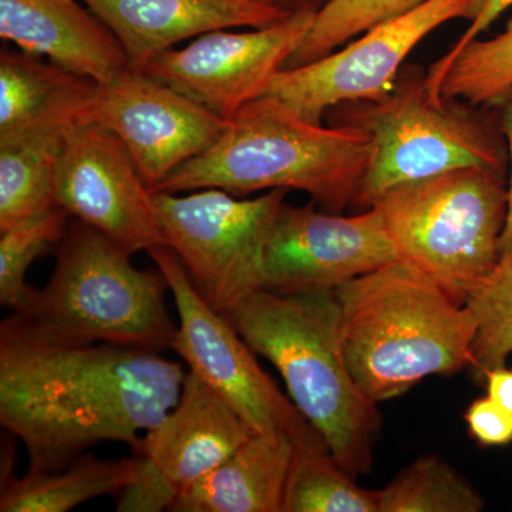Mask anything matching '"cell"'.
<instances>
[{
    "label": "cell",
    "instance_id": "6da1fadb",
    "mask_svg": "<svg viewBox=\"0 0 512 512\" xmlns=\"http://www.w3.org/2000/svg\"><path fill=\"white\" fill-rule=\"evenodd\" d=\"M187 373L153 350L60 345L13 318L0 325V423L18 437L28 471H57L103 441L136 453L178 402Z\"/></svg>",
    "mask_w": 512,
    "mask_h": 512
},
{
    "label": "cell",
    "instance_id": "7a4b0ae2",
    "mask_svg": "<svg viewBox=\"0 0 512 512\" xmlns=\"http://www.w3.org/2000/svg\"><path fill=\"white\" fill-rule=\"evenodd\" d=\"M335 295L346 363L373 402L473 365V313L410 262L357 276Z\"/></svg>",
    "mask_w": 512,
    "mask_h": 512
},
{
    "label": "cell",
    "instance_id": "3957f363",
    "mask_svg": "<svg viewBox=\"0 0 512 512\" xmlns=\"http://www.w3.org/2000/svg\"><path fill=\"white\" fill-rule=\"evenodd\" d=\"M372 154L369 134L301 119L274 96L245 104L220 140L178 167L153 192L220 188L232 195L262 190L306 192L323 211L356 205Z\"/></svg>",
    "mask_w": 512,
    "mask_h": 512
},
{
    "label": "cell",
    "instance_id": "277c9868",
    "mask_svg": "<svg viewBox=\"0 0 512 512\" xmlns=\"http://www.w3.org/2000/svg\"><path fill=\"white\" fill-rule=\"evenodd\" d=\"M284 377L293 404L353 478L369 474L382 417L346 363L335 291L278 295L259 289L225 313Z\"/></svg>",
    "mask_w": 512,
    "mask_h": 512
},
{
    "label": "cell",
    "instance_id": "5b68a950",
    "mask_svg": "<svg viewBox=\"0 0 512 512\" xmlns=\"http://www.w3.org/2000/svg\"><path fill=\"white\" fill-rule=\"evenodd\" d=\"M160 269L141 271L131 254L101 232L70 221L45 288L12 316L39 338L60 345L111 343L163 352L178 325L165 303Z\"/></svg>",
    "mask_w": 512,
    "mask_h": 512
},
{
    "label": "cell",
    "instance_id": "8992f818",
    "mask_svg": "<svg viewBox=\"0 0 512 512\" xmlns=\"http://www.w3.org/2000/svg\"><path fill=\"white\" fill-rule=\"evenodd\" d=\"M508 197L503 171L464 167L394 187L372 207L399 258L464 305L500 259Z\"/></svg>",
    "mask_w": 512,
    "mask_h": 512
},
{
    "label": "cell",
    "instance_id": "52a82bcc",
    "mask_svg": "<svg viewBox=\"0 0 512 512\" xmlns=\"http://www.w3.org/2000/svg\"><path fill=\"white\" fill-rule=\"evenodd\" d=\"M326 116L332 126L370 136L372 154L356 202L366 210L394 187L457 168L503 171V150L484 120L458 99L431 97L417 66H403L382 99L339 104Z\"/></svg>",
    "mask_w": 512,
    "mask_h": 512
},
{
    "label": "cell",
    "instance_id": "ba28073f",
    "mask_svg": "<svg viewBox=\"0 0 512 512\" xmlns=\"http://www.w3.org/2000/svg\"><path fill=\"white\" fill-rule=\"evenodd\" d=\"M286 194L272 190L241 200L220 188L187 195L153 192L167 247L202 298L222 315L264 289L266 245Z\"/></svg>",
    "mask_w": 512,
    "mask_h": 512
},
{
    "label": "cell",
    "instance_id": "9c48e42d",
    "mask_svg": "<svg viewBox=\"0 0 512 512\" xmlns=\"http://www.w3.org/2000/svg\"><path fill=\"white\" fill-rule=\"evenodd\" d=\"M147 252L173 293L178 312L173 349L191 372L220 393L256 433L285 431L296 441L318 431L259 366L227 316L198 293L173 249L163 245Z\"/></svg>",
    "mask_w": 512,
    "mask_h": 512
},
{
    "label": "cell",
    "instance_id": "30bf717a",
    "mask_svg": "<svg viewBox=\"0 0 512 512\" xmlns=\"http://www.w3.org/2000/svg\"><path fill=\"white\" fill-rule=\"evenodd\" d=\"M483 2L427 0L366 30L345 49L295 69L281 70L265 94L281 100L313 124H322L326 113L339 104L382 99L393 89L403 63L424 37L450 20L473 19Z\"/></svg>",
    "mask_w": 512,
    "mask_h": 512
},
{
    "label": "cell",
    "instance_id": "8fae6325",
    "mask_svg": "<svg viewBox=\"0 0 512 512\" xmlns=\"http://www.w3.org/2000/svg\"><path fill=\"white\" fill-rule=\"evenodd\" d=\"M80 121L113 131L151 192L214 146L228 126V120L197 101L128 67L109 82L97 83Z\"/></svg>",
    "mask_w": 512,
    "mask_h": 512
},
{
    "label": "cell",
    "instance_id": "7c38bea8",
    "mask_svg": "<svg viewBox=\"0 0 512 512\" xmlns=\"http://www.w3.org/2000/svg\"><path fill=\"white\" fill-rule=\"evenodd\" d=\"M55 204L131 255L167 245L153 192L109 128L74 124L55 171Z\"/></svg>",
    "mask_w": 512,
    "mask_h": 512
},
{
    "label": "cell",
    "instance_id": "4fadbf2b",
    "mask_svg": "<svg viewBox=\"0 0 512 512\" xmlns=\"http://www.w3.org/2000/svg\"><path fill=\"white\" fill-rule=\"evenodd\" d=\"M315 13H295L254 32L215 30L183 49H168L141 72L229 120L264 96L311 29Z\"/></svg>",
    "mask_w": 512,
    "mask_h": 512
},
{
    "label": "cell",
    "instance_id": "5bb4252c",
    "mask_svg": "<svg viewBox=\"0 0 512 512\" xmlns=\"http://www.w3.org/2000/svg\"><path fill=\"white\" fill-rule=\"evenodd\" d=\"M284 205L266 245L264 289L278 295L335 291L399 259L380 212L343 217Z\"/></svg>",
    "mask_w": 512,
    "mask_h": 512
},
{
    "label": "cell",
    "instance_id": "9a60e30c",
    "mask_svg": "<svg viewBox=\"0 0 512 512\" xmlns=\"http://www.w3.org/2000/svg\"><path fill=\"white\" fill-rule=\"evenodd\" d=\"M123 46L128 69L141 72L148 60L178 43L231 28L262 29L289 13L265 0H83Z\"/></svg>",
    "mask_w": 512,
    "mask_h": 512
},
{
    "label": "cell",
    "instance_id": "2e32d148",
    "mask_svg": "<svg viewBox=\"0 0 512 512\" xmlns=\"http://www.w3.org/2000/svg\"><path fill=\"white\" fill-rule=\"evenodd\" d=\"M255 433L220 393L190 370L178 402L144 434L136 454L150 458L180 493Z\"/></svg>",
    "mask_w": 512,
    "mask_h": 512
},
{
    "label": "cell",
    "instance_id": "e0dca14e",
    "mask_svg": "<svg viewBox=\"0 0 512 512\" xmlns=\"http://www.w3.org/2000/svg\"><path fill=\"white\" fill-rule=\"evenodd\" d=\"M0 37L99 84L128 67L119 39L83 0H0Z\"/></svg>",
    "mask_w": 512,
    "mask_h": 512
},
{
    "label": "cell",
    "instance_id": "ac0fdd59",
    "mask_svg": "<svg viewBox=\"0 0 512 512\" xmlns=\"http://www.w3.org/2000/svg\"><path fill=\"white\" fill-rule=\"evenodd\" d=\"M295 440L285 431L252 434L207 476L178 493L175 512H284Z\"/></svg>",
    "mask_w": 512,
    "mask_h": 512
},
{
    "label": "cell",
    "instance_id": "d6986e66",
    "mask_svg": "<svg viewBox=\"0 0 512 512\" xmlns=\"http://www.w3.org/2000/svg\"><path fill=\"white\" fill-rule=\"evenodd\" d=\"M97 83L22 50L0 52V144L77 123Z\"/></svg>",
    "mask_w": 512,
    "mask_h": 512
},
{
    "label": "cell",
    "instance_id": "ffe728a7",
    "mask_svg": "<svg viewBox=\"0 0 512 512\" xmlns=\"http://www.w3.org/2000/svg\"><path fill=\"white\" fill-rule=\"evenodd\" d=\"M138 458L101 460L86 453L57 471H26L16 477L3 468L0 511L66 512L77 505L117 494L136 476Z\"/></svg>",
    "mask_w": 512,
    "mask_h": 512
},
{
    "label": "cell",
    "instance_id": "44dd1931",
    "mask_svg": "<svg viewBox=\"0 0 512 512\" xmlns=\"http://www.w3.org/2000/svg\"><path fill=\"white\" fill-rule=\"evenodd\" d=\"M77 123L46 128L0 144V232L56 205L57 160L67 133Z\"/></svg>",
    "mask_w": 512,
    "mask_h": 512
},
{
    "label": "cell",
    "instance_id": "7402d4cb",
    "mask_svg": "<svg viewBox=\"0 0 512 512\" xmlns=\"http://www.w3.org/2000/svg\"><path fill=\"white\" fill-rule=\"evenodd\" d=\"M284 512H379V494L359 487L315 431L295 441Z\"/></svg>",
    "mask_w": 512,
    "mask_h": 512
},
{
    "label": "cell",
    "instance_id": "603a6c76",
    "mask_svg": "<svg viewBox=\"0 0 512 512\" xmlns=\"http://www.w3.org/2000/svg\"><path fill=\"white\" fill-rule=\"evenodd\" d=\"M436 100L458 99L498 106L512 87V22L493 39L467 43L451 57H440L426 73Z\"/></svg>",
    "mask_w": 512,
    "mask_h": 512
},
{
    "label": "cell",
    "instance_id": "cb8c5ba5",
    "mask_svg": "<svg viewBox=\"0 0 512 512\" xmlns=\"http://www.w3.org/2000/svg\"><path fill=\"white\" fill-rule=\"evenodd\" d=\"M379 512H480L484 498L437 456H423L377 491Z\"/></svg>",
    "mask_w": 512,
    "mask_h": 512
},
{
    "label": "cell",
    "instance_id": "d4e9b609",
    "mask_svg": "<svg viewBox=\"0 0 512 512\" xmlns=\"http://www.w3.org/2000/svg\"><path fill=\"white\" fill-rule=\"evenodd\" d=\"M70 214L52 205L22 218L0 232V303L12 312L22 311L36 289L26 282L33 262L60 244L69 228Z\"/></svg>",
    "mask_w": 512,
    "mask_h": 512
},
{
    "label": "cell",
    "instance_id": "484cf974",
    "mask_svg": "<svg viewBox=\"0 0 512 512\" xmlns=\"http://www.w3.org/2000/svg\"><path fill=\"white\" fill-rule=\"evenodd\" d=\"M464 305L477 323L473 365L477 380L503 366L512 353V251L501 255L497 265L470 292Z\"/></svg>",
    "mask_w": 512,
    "mask_h": 512
},
{
    "label": "cell",
    "instance_id": "4316f807",
    "mask_svg": "<svg viewBox=\"0 0 512 512\" xmlns=\"http://www.w3.org/2000/svg\"><path fill=\"white\" fill-rule=\"evenodd\" d=\"M424 2L427 0H330L325 8L315 13L308 35L289 57L284 70L316 62L366 30Z\"/></svg>",
    "mask_w": 512,
    "mask_h": 512
},
{
    "label": "cell",
    "instance_id": "83f0119b",
    "mask_svg": "<svg viewBox=\"0 0 512 512\" xmlns=\"http://www.w3.org/2000/svg\"><path fill=\"white\" fill-rule=\"evenodd\" d=\"M136 476L116 495L117 512H160L171 510L177 490L150 458L136 454Z\"/></svg>",
    "mask_w": 512,
    "mask_h": 512
},
{
    "label": "cell",
    "instance_id": "f1b7e54d",
    "mask_svg": "<svg viewBox=\"0 0 512 512\" xmlns=\"http://www.w3.org/2000/svg\"><path fill=\"white\" fill-rule=\"evenodd\" d=\"M464 419L471 437L484 447H501L512 443V413L490 396L474 400Z\"/></svg>",
    "mask_w": 512,
    "mask_h": 512
},
{
    "label": "cell",
    "instance_id": "f546056e",
    "mask_svg": "<svg viewBox=\"0 0 512 512\" xmlns=\"http://www.w3.org/2000/svg\"><path fill=\"white\" fill-rule=\"evenodd\" d=\"M510 8H512V0H484L476 16L470 20V26H468L466 32L460 36V39L450 47V50L443 57L456 55L467 43L480 37L481 33L490 28L495 20Z\"/></svg>",
    "mask_w": 512,
    "mask_h": 512
},
{
    "label": "cell",
    "instance_id": "4dcf8cb0",
    "mask_svg": "<svg viewBox=\"0 0 512 512\" xmlns=\"http://www.w3.org/2000/svg\"><path fill=\"white\" fill-rule=\"evenodd\" d=\"M483 382L487 396L512 413V366L494 367L485 373Z\"/></svg>",
    "mask_w": 512,
    "mask_h": 512
},
{
    "label": "cell",
    "instance_id": "1f68e13d",
    "mask_svg": "<svg viewBox=\"0 0 512 512\" xmlns=\"http://www.w3.org/2000/svg\"><path fill=\"white\" fill-rule=\"evenodd\" d=\"M498 106L503 110V131L505 138H507L508 146H510L511 154V185L510 188H508V190H510V197H508V214L503 237H501L500 242L501 255H504L512 251V87L508 90V93L505 94L504 99L500 101Z\"/></svg>",
    "mask_w": 512,
    "mask_h": 512
},
{
    "label": "cell",
    "instance_id": "d6a6232c",
    "mask_svg": "<svg viewBox=\"0 0 512 512\" xmlns=\"http://www.w3.org/2000/svg\"><path fill=\"white\" fill-rule=\"evenodd\" d=\"M271 3L275 8L284 10L289 15L295 13H318L320 9L325 8L330 0H265Z\"/></svg>",
    "mask_w": 512,
    "mask_h": 512
}]
</instances>
